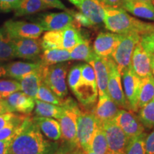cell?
I'll list each match as a JSON object with an SVG mask.
<instances>
[{
  "instance_id": "obj_40",
  "label": "cell",
  "mask_w": 154,
  "mask_h": 154,
  "mask_svg": "<svg viewBox=\"0 0 154 154\" xmlns=\"http://www.w3.org/2000/svg\"><path fill=\"white\" fill-rule=\"evenodd\" d=\"M21 94H22V92L20 91L14 92V93H12L6 98L2 99L7 113H13L16 111L17 101Z\"/></svg>"
},
{
  "instance_id": "obj_51",
  "label": "cell",
  "mask_w": 154,
  "mask_h": 154,
  "mask_svg": "<svg viewBox=\"0 0 154 154\" xmlns=\"http://www.w3.org/2000/svg\"><path fill=\"white\" fill-rule=\"evenodd\" d=\"M7 36H7V34H6L5 29H4L3 28L0 29V40L2 39V38H5L6 37H7Z\"/></svg>"
},
{
  "instance_id": "obj_18",
  "label": "cell",
  "mask_w": 154,
  "mask_h": 154,
  "mask_svg": "<svg viewBox=\"0 0 154 154\" xmlns=\"http://www.w3.org/2000/svg\"><path fill=\"white\" fill-rule=\"evenodd\" d=\"M119 110V107L116 104L115 102L109 95H106L99 97L93 113L97 121L103 124L107 121L113 120Z\"/></svg>"
},
{
  "instance_id": "obj_22",
  "label": "cell",
  "mask_w": 154,
  "mask_h": 154,
  "mask_svg": "<svg viewBox=\"0 0 154 154\" xmlns=\"http://www.w3.org/2000/svg\"><path fill=\"white\" fill-rule=\"evenodd\" d=\"M34 121L41 131L48 138L52 140H58L61 137V131L59 121L50 117L35 116Z\"/></svg>"
},
{
  "instance_id": "obj_36",
  "label": "cell",
  "mask_w": 154,
  "mask_h": 154,
  "mask_svg": "<svg viewBox=\"0 0 154 154\" xmlns=\"http://www.w3.org/2000/svg\"><path fill=\"white\" fill-rule=\"evenodd\" d=\"M34 107H35V99L22 92L17 99L16 111L24 114H28L34 110Z\"/></svg>"
},
{
  "instance_id": "obj_58",
  "label": "cell",
  "mask_w": 154,
  "mask_h": 154,
  "mask_svg": "<svg viewBox=\"0 0 154 154\" xmlns=\"http://www.w3.org/2000/svg\"><path fill=\"white\" fill-rule=\"evenodd\" d=\"M2 99H3V98H2V96L1 94H0V100H2Z\"/></svg>"
},
{
  "instance_id": "obj_19",
  "label": "cell",
  "mask_w": 154,
  "mask_h": 154,
  "mask_svg": "<svg viewBox=\"0 0 154 154\" xmlns=\"http://www.w3.org/2000/svg\"><path fill=\"white\" fill-rule=\"evenodd\" d=\"M123 9L134 16L154 21V5L140 0H124Z\"/></svg>"
},
{
  "instance_id": "obj_56",
  "label": "cell",
  "mask_w": 154,
  "mask_h": 154,
  "mask_svg": "<svg viewBox=\"0 0 154 154\" xmlns=\"http://www.w3.org/2000/svg\"><path fill=\"white\" fill-rule=\"evenodd\" d=\"M140 1H143V2H148V3L153 4V0H140Z\"/></svg>"
},
{
  "instance_id": "obj_16",
  "label": "cell",
  "mask_w": 154,
  "mask_h": 154,
  "mask_svg": "<svg viewBox=\"0 0 154 154\" xmlns=\"http://www.w3.org/2000/svg\"><path fill=\"white\" fill-rule=\"evenodd\" d=\"M16 50V57L34 60L40 56L42 51L41 41L38 38L12 39Z\"/></svg>"
},
{
  "instance_id": "obj_54",
  "label": "cell",
  "mask_w": 154,
  "mask_h": 154,
  "mask_svg": "<svg viewBox=\"0 0 154 154\" xmlns=\"http://www.w3.org/2000/svg\"><path fill=\"white\" fill-rule=\"evenodd\" d=\"M54 154H66V151H65L64 149H59L57 151V152Z\"/></svg>"
},
{
  "instance_id": "obj_35",
  "label": "cell",
  "mask_w": 154,
  "mask_h": 154,
  "mask_svg": "<svg viewBox=\"0 0 154 154\" xmlns=\"http://www.w3.org/2000/svg\"><path fill=\"white\" fill-rule=\"evenodd\" d=\"M16 57L14 43L9 36L0 40V61Z\"/></svg>"
},
{
  "instance_id": "obj_49",
  "label": "cell",
  "mask_w": 154,
  "mask_h": 154,
  "mask_svg": "<svg viewBox=\"0 0 154 154\" xmlns=\"http://www.w3.org/2000/svg\"><path fill=\"white\" fill-rule=\"evenodd\" d=\"M5 76H7V69L5 66L0 63V78Z\"/></svg>"
},
{
  "instance_id": "obj_59",
  "label": "cell",
  "mask_w": 154,
  "mask_h": 154,
  "mask_svg": "<svg viewBox=\"0 0 154 154\" xmlns=\"http://www.w3.org/2000/svg\"><path fill=\"white\" fill-rule=\"evenodd\" d=\"M153 5H154V0H153Z\"/></svg>"
},
{
  "instance_id": "obj_44",
  "label": "cell",
  "mask_w": 154,
  "mask_h": 154,
  "mask_svg": "<svg viewBox=\"0 0 154 154\" xmlns=\"http://www.w3.org/2000/svg\"><path fill=\"white\" fill-rule=\"evenodd\" d=\"M103 7H113V8H123L124 0H99Z\"/></svg>"
},
{
  "instance_id": "obj_4",
  "label": "cell",
  "mask_w": 154,
  "mask_h": 154,
  "mask_svg": "<svg viewBox=\"0 0 154 154\" xmlns=\"http://www.w3.org/2000/svg\"><path fill=\"white\" fill-rule=\"evenodd\" d=\"M67 69L68 64L63 62L51 65L44 64L42 69V81L61 99L68 94L66 82Z\"/></svg>"
},
{
  "instance_id": "obj_38",
  "label": "cell",
  "mask_w": 154,
  "mask_h": 154,
  "mask_svg": "<svg viewBox=\"0 0 154 154\" xmlns=\"http://www.w3.org/2000/svg\"><path fill=\"white\" fill-rule=\"evenodd\" d=\"M82 78V64L75 65L70 69L68 75V84L73 91L80 82Z\"/></svg>"
},
{
  "instance_id": "obj_8",
  "label": "cell",
  "mask_w": 154,
  "mask_h": 154,
  "mask_svg": "<svg viewBox=\"0 0 154 154\" xmlns=\"http://www.w3.org/2000/svg\"><path fill=\"white\" fill-rule=\"evenodd\" d=\"M108 94L119 108L125 110H131L123 89L121 75L112 58L111 59L110 73L108 82Z\"/></svg>"
},
{
  "instance_id": "obj_15",
  "label": "cell",
  "mask_w": 154,
  "mask_h": 154,
  "mask_svg": "<svg viewBox=\"0 0 154 154\" xmlns=\"http://www.w3.org/2000/svg\"><path fill=\"white\" fill-rule=\"evenodd\" d=\"M131 68L135 74L140 79L151 76V58L140 42L136 44L131 58Z\"/></svg>"
},
{
  "instance_id": "obj_1",
  "label": "cell",
  "mask_w": 154,
  "mask_h": 154,
  "mask_svg": "<svg viewBox=\"0 0 154 154\" xmlns=\"http://www.w3.org/2000/svg\"><path fill=\"white\" fill-rule=\"evenodd\" d=\"M57 151V144L44 137L34 117L28 115L11 139L7 154H54Z\"/></svg>"
},
{
  "instance_id": "obj_9",
  "label": "cell",
  "mask_w": 154,
  "mask_h": 154,
  "mask_svg": "<svg viewBox=\"0 0 154 154\" xmlns=\"http://www.w3.org/2000/svg\"><path fill=\"white\" fill-rule=\"evenodd\" d=\"M111 57H102L96 54L89 59L88 63L93 66L96 74V84L99 97L108 94V82H109Z\"/></svg>"
},
{
  "instance_id": "obj_43",
  "label": "cell",
  "mask_w": 154,
  "mask_h": 154,
  "mask_svg": "<svg viewBox=\"0 0 154 154\" xmlns=\"http://www.w3.org/2000/svg\"><path fill=\"white\" fill-rule=\"evenodd\" d=\"M146 154H154V131L146 136Z\"/></svg>"
},
{
  "instance_id": "obj_31",
  "label": "cell",
  "mask_w": 154,
  "mask_h": 154,
  "mask_svg": "<svg viewBox=\"0 0 154 154\" xmlns=\"http://www.w3.org/2000/svg\"><path fill=\"white\" fill-rule=\"evenodd\" d=\"M70 51L71 60H80V61H89V59L94 55V49L91 47L90 42L86 38L77 44L76 47L73 48Z\"/></svg>"
},
{
  "instance_id": "obj_14",
  "label": "cell",
  "mask_w": 154,
  "mask_h": 154,
  "mask_svg": "<svg viewBox=\"0 0 154 154\" xmlns=\"http://www.w3.org/2000/svg\"><path fill=\"white\" fill-rule=\"evenodd\" d=\"M124 34L113 32H101L98 34L94 43V51L102 57H111Z\"/></svg>"
},
{
  "instance_id": "obj_48",
  "label": "cell",
  "mask_w": 154,
  "mask_h": 154,
  "mask_svg": "<svg viewBox=\"0 0 154 154\" xmlns=\"http://www.w3.org/2000/svg\"><path fill=\"white\" fill-rule=\"evenodd\" d=\"M66 154H84L85 151L82 148L79 146H74V147L69 149L68 151H66Z\"/></svg>"
},
{
  "instance_id": "obj_17",
  "label": "cell",
  "mask_w": 154,
  "mask_h": 154,
  "mask_svg": "<svg viewBox=\"0 0 154 154\" xmlns=\"http://www.w3.org/2000/svg\"><path fill=\"white\" fill-rule=\"evenodd\" d=\"M76 7L89 19L93 26L103 23L105 17L104 8L99 0H82Z\"/></svg>"
},
{
  "instance_id": "obj_57",
  "label": "cell",
  "mask_w": 154,
  "mask_h": 154,
  "mask_svg": "<svg viewBox=\"0 0 154 154\" xmlns=\"http://www.w3.org/2000/svg\"><path fill=\"white\" fill-rule=\"evenodd\" d=\"M84 154H95L94 153H93V152L89 151H85V153Z\"/></svg>"
},
{
  "instance_id": "obj_41",
  "label": "cell",
  "mask_w": 154,
  "mask_h": 154,
  "mask_svg": "<svg viewBox=\"0 0 154 154\" xmlns=\"http://www.w3.org/2000/svg\"><path fill=\"white\" fill-rule=\"evenodd\" d=\"M69 12L74 17L75 22L79 24V26H83L85 27H91L92 24L87 17L81 11H75L69 10Z\"/></svg>"
},
{
  "instance_id": "obj_30",
  "label": "cell",
  "mask_w": 154,
  "mask_h": 154,
  "mask_svg": "<svg viewBox=\"0 0 154 154\" xmlns=\"http://www.w3.org/2000/svg\"><path fill=\"white\" fill-rule=\"evenodd\" d=\"M84 37L79 28L70 26L62 30V49L71 51L77 44L81 43Z\"/></svg>"
},
{
  "instance_id": "obj_12",
  "label": "cell",
  "mask_w": 154,
  "mask_h": 154,
  "mask_svg": "<svg viewBox=\"0 0 154 154\" xmlns=\"http://www.w3.org/2000/svg\"><path fill=\"white\" fill-rule=\"evenodd\" d=\"M113 120L131 139L144 131L143 124L132 111L119 110Z\"/></svg>"
},
{
  "instance_id": "obj_50",
  "label": "cell",
  "mask_w": 154,
  "mask_h": 154,
  "mask_svg": "<svg viewBox=\"0 0 154 154\" xmlns=\"http://www.w3.org/2000/svg\"><path fill=\"white\" fill-rule=\"evenodd\" d=\"M7 113V110H6L5 105H4L3 102L2 100H0V115L3 114V113Z\"/></svg>"
},
{
  "instance_id": "obj_27",
  "label": "cell",
  "mask_w": 154,
  "mask_h": 154,
  "mask_svg": "<svg viewBox=\"0 0 154 154\" xmlns=\"http://www.w3.org/2000/svg\"><path fill=\"white\" fill-rule=\"evenodd\" d=\"M41 61L46 65L62 63L71 60L70 51L63 49H51L44 50L39 56Z\"/></svg>"
},
{
  "instance_id": "obj_21",
  "label": "cell",
  "mask_w": 154,
  "mask_h": 154,
  "mask_svg": "<svg viewBox=\"0 0 154 154\" xmlns=\"http://www.w3.org/2000/svg\"><path fill=\"white\" fill-rule=\"evenodd\" d=\"M73 93L80 103L84 106H89L95 103L99 95L97 86L84 82L82 80V78L80 82L73 91Z\"/></svg>"
},
{
  "instance_id": "obj_32",
  "label": "cell",
  "mask_w": 154,
  "mask_h": 154,
  "mask_svg": "<svg viewBox=\"0 0 154 154\" xmlns=\"http://www.w3.org/2000/svg\"><path fill=\"white\" fill-rule=\"evenodd\" d=\"M36 99L47 102V103L61 106L62 105L63 101V99H61L56 95L52 90L44 82H42L39 87H38Z\"/></svg>"
},
{
  "instance_id": "obj_3",
  "label": "cell",
  "mask_w": 154,
  "mask_h": 154,
  "mask_svg": "<svg viewBox=\"0 0 154 154\" xmlns=\"http://www.w3.org/2000/svg\"><path fill=\"white\" fill-rule=\"evenodd\" d=\"M61 106L64 109V113L59 120L61 126V137L69 144V148L78 146L76 144L77 119L80 109L72 98L63 99Z\"/></svg>"
},
{
  "instance_id": "obj_13",
  "label": "cell",
  "mask_w": 154,
  "mask_h": 154,
  "mask_svg": "<svg viewBox=\"0 0 154 154\" xmlns=\"http://www.w3.org/2000/svg\"><path fill=\"white\" fill-rule=\"evenodd\" d=\"M124 94L133 111H137L138 100L139 95L140 80L141 79L135 74L131 66L121 74Z\"/></svg>"
},
{
  "instance_id": "obj_7",
  "label": "cell",
  "mask_w": 154,
  "mask_h": 154,
  "mask_svg": "<svg viewBox=\"0 0 154 154\" xmlns=\"http://www.w3.org/2000/svg\"><path fill=\"white\" fill-rule=\"evenodd\" d=\"M3 29L11 39L38 38L44 31L39 24L14 20L6 22Z\"/></svg>"
},
{
  "instance_id": "obj_55",
  "label": "cell",
  "mask_w": 154,
  "mask_h": 154,
  "mask_svg": "<svg viewBox=\"0 0 154 154\" xmlns=\"http://www.w3.org/2000/svg\"><path fill=\"white\" fill-rule=\"evenodd\" d=\"M107 154H124L123 153H116V152H112V151H109Z\"/></svg>"
},
{
  "instance_id": "obj_10",
  "label": "cell",
  "mask_w": 154,
  "mask_h": 154,
  "mask_svg": "<svg viewBox=\"0 0 154 154\" xmlns=\"http://www.w3.org/2000/svg\"><path fill=\"white\" fill-rule=\"evenodd\" d=\"M103 127L107 140L109 151L124 153L131 138L123 131L114 120L104 123Z\"/></svg>"
},
{
  "instance_id": "obj_53",
  "label": "cell",
  "mask_w": 154,
  "mask_h": 154,
  "mask_svg": "<svg viewBox=\"0 0 154 154\" xmlns=\"http://www.w3.org/2000/svg\"><path fill=\"white\" fill-rule=\"evenodd\" d=\"M70 2H72L73 5H74L76 7H77V6L79 5V4L81 2V1L82 0H69Z\"/></svg>"
},
{
  "instance_id": "obj_5",
  "label": "cell",
  "mask_w": 154,
  "mask_h": 154,
  "mask_svg": "<svg viewBox=\"0 0 154 154\" xmlns=\"http://www.w3.org/2000/svg\"><path fill=\"white\" fill-rule=\"evenodd\" d=\"M94 113L80 111L77 119L76 144L84 151H91V143L98 127Z\"/></svg>"
},
{
  "instance_id": "obj_47",
  "label": "cell",
  "mask_w": 154,
  "mask_h": 154,
  "mask_svg": "<svg viewBox=\"0 0 154 154\" xmlns=\"http://www.w3.org/2000/svg\"><path fill=\"white\" fill-rule=\"evenodd\" d=\"M11 139L0 140V154H7Z\"/></svg>"
},
{
  "instance_id": "obj_24",
  "label": "cell",
  "mask_w": 154,
  "mask_h": 154,
  "mask_svg": "<svg viewBox=\"0 0 154 154\" xmlns=\"http://www.w3.org/2000/svg\"><path fill=\"white\" fill-rule=\"evenodd\" d=\"M48 9L51 7L42 0H22L14 10L15 16L22 17Z\"/></svg>"
},
{
  "instance_id": "obj_33",
  "label": "cell",
  "mask_w": 154,
  "mask_h": 154,
  "mask_svg": "<svg viewBox=\"0 0 154 154\" xmlns=\"http://www.w3.org/2000/svg\"><path fill=\"white\" fill-rule=\"evenodd\" d=\"M145 133L131 138L126 146L124 154H146Z\"/></svg>"
},
{
  "instance_id": "obj_20",
  "label": "cell",
  "mask_w": 154,
  "mask_h": 154,
  "mask_svg": "<svg viewBox=\"0 0 154 154\" xmlns=\"http://www.w3.org/2000/svg\"><path fill=\"white\" fill-rule=\"evenodd\" d=\"M44 63H42L41 61L34 63L22 61H14L9 63L5 66L7 69V76L19 81L26 75L41 69Z\"/></svg>"
},
{
  "instance_id": "obj_6",
  "label": "cell",
  "mask_w": 154,
  "mask_h": 154,
  "mask_svg": "<svg viewBox=\"0 0 154 154\" xmlns=\"http://www.w3.org/2000/svg\"><path fill=\"white\" fill-rule=\"evenodd\" d=\"M140 36L138 34H124L122 39L113 51L111 58L116 64L121 75L131 66V58L136 44L140 42Z\"/></svg>"
},
{
  "instance_id": "obj_26",
  "label": "cell",
  "mask_w": 154,
  "mask_h": 154,
  "mask_svg": "<svg viewBox=\"0 0 154 154\" xmlns=\"http://www.w3.org/2000/svg\"><path fill=\"white\" fill-rule=\"evenodd\" d=\"M63 113L64 109L63 106L35 99V113L37 116L53 117L59 119Z\"/></svg>"
},
{
  "instance_id": "obj_52",
  "label": "cell",
  "mask_w": 154,
  "mask_h": 154,
  "mask_svg": "<svg viewBox=\"0 0 154 154\" xmlns=\"http://www.w3.org/2000/svg\"><path fill=\"white\" fill-rule=\"evenodd\" d=\"M151 70H152V75L154 77V54H151Z\"/></svg>"
},
{
  "instance_id": "obj_42",
  "label": "cell",
  "mask_w": 154,
  "mask_h": 154,
  "mask_svg": "<svg viewBox=\"0 0 154 154\" xmlns=\"http://www.w3.org/2000/svg\"><path fill=\"white\" fill-rule=\"evenodd\" d=\"M22 0H0V10L7 11L14 9Z\"/></svg>"
},
{
  "instance_id": "obj_39",
  "label": "cell",
  "mask_w": 154,
  "mask_h": 154,
  "mask_svg": "<svg viewBox=\"0 0 154 154\" xmlns=\"http://www.w3.org/2000/svg\"><path fill=\"white\" fill-rule=\"evenodd\" d=\"M82 80L97 86L95 72L93 66L89 63L82 64Z\"/></svg>"
},
{
  "instance_id": "obj_25",
  "label": "cell",
  "mask_w": 154,
  "mask_h": 154,
  "mask_svg": "<svg viewBox=\"0 0 154 154\" xmlns=\"http://www.w3.org/2000/svg\"><path fill=\"white\" fill-rule=\"evenodd\" d=\"M154 99V77L153 75L140 80L138 109H140Z\"/></svg>"
},
{
  "instance_id": "obj_11",
  "label": "cell",
  "mask_w": 154,
  "mask_h": 154,
  "mask_svg": "<svg viewBox=\"0 0 154 154\" xmlns=\"http://www.w3.org/2000/svg\"><path fill=\"white\" fill-rule=\"evenodd\" d=\"M38 23L45 31L63 30L70 26L79 28L72 15L67 11L42 15L38 18Z\"/></svg>"
},
{
  "instance_id": "obj_45",
  "label": "cell",
  "mask_w": 154,
  "mask_h": 154,
  "mask_svg": "<svg viewBox=\"0 0 154 154\" xmlns=\"http://www.w3.org/2000/svg\"><path fill=\"white\" fill-rule=\"evenodd\" d=\"M44 2L47 3L48 5H49L51 8H56L61 9V10H65L67 12H69V9H68L65 7V5L61 2L60 0H42Z\"/></svg>"
},
{
  "instance_id": "obj_46",
  "label": "cell",
  "mask_w": 154,
  "mask_h": 154,
  "mask_svg": "<svg viewBox=\"0 0 154 154\" xmlns=\"http://www.w3.org/2000/svg\"><path fill=\"white\" fill-rule=\"evenodd\" d=\"M14 116L13 113H5L0 115V130L2 129Z\"/></svg>"
},
{
  "instance_id": "obj_34",
  "label": "cell",
  "mask_w": 154,
  "mask_h": 154,
  "mask_svg": "<svg viewBox=\"0 0 154 154\" xmlns=\"http://www.w3.org/2000/svg\"><path fill=\"white\" fill-rule=\"evenodd\" d=\"M138 118L144 126L154 127V99L140 109Z\"/></svg>"
},
{
  "instance_id": "obj_28",
  "label": "cell",
  "mask_w": 154,
  "mask_h": 154,
  "mask_svg": "<svg viewBox=\"0 0 154 154\" xmlns=\"http://www.w3.org/2000/svg\"><path fill=\"white\" fill-rule=\"evenodd\" d=\"M91 151L95 154H107L109 151L103 124L99 122L91 140Z\"/></svg>"
},
{
  "instance_id": "obj_23",
  "label": "cell",
  "mask_w": 154,
  "mask_h": 154,
  "mask_svg": "<svg viewBox=\"0 0 154 154\" xmlns=\"http://www.w3.org/2000/svg\"><path fill=\"white\" fill-rule=\"evenodd\" d=\"M44 66V63L41 69L26 75L19 80L23 93L34 99H36L38 87L42 82H43L42 81V69Z\"/></svg>"
},
{
  "instance_id": "obj_37",
  "label": "cell",
  "mask_w": 154,
  "mask_h": 154,
  "mask_svg": "<svg viewBox=\"0 0 154 154\" xmlns=\"http://www.w3.org/2000/svg\"><path fill=\"white\" fill-rule=\"evenodd\" d=\"M22 90L21 84L14 80H0V94L2 98H6L14 92Z\"/></svg>"
},
{
  "instance_id": "obj_29",
  "label": "cell",
  "mask_w": 154,
  "mask_h": 154,
  "mask_svg": "<svg viewBox=\"0 0 154 154\" xmlns=\"http://www.w3.org/2000/svg\"><path fill=\"white\" fill-rule=\"evenodd\" d=\"M28 115L15 114L11 118L9 123L4 127L2 129L0 130V140L11 139L15 134L19 131L21 125L26 119Z\"/></svg>"
},
{
  "instance_id": "obj_2",
  "label": "cell",
  "mask_w": 154,
  "mask_h": 154,
  "mask_svg": "<svg viewBox=\"0 0 154 154\" xmlns=\"http://www.w3.org/2000/svg\"><path fill=\"white\" fill-rule=\"evenodd\" d=\"M103 8L105 11L103 24L106 29L111 32L119 34L134 33L142 36L154 31V24L136 19L123 8L109 7H103Z\"/></svg>"
}]
</instances>
